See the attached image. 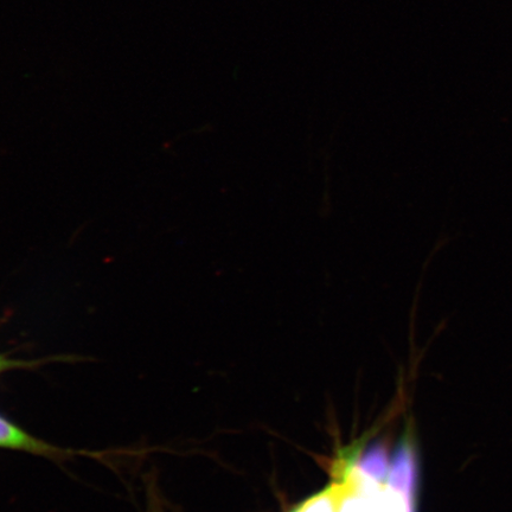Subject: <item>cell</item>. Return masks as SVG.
Listing matches in <instances>:
<instances>
[{"label":"cell","mask_w":512,"mask_h":512,"mask_svg":"<svg viewBox=\"0 0 512 512\" xmlns=\"http://www.w3.org/2000/svg\"><path fill=\"white\" fill-rule=\"evenodd\" d=\"M338 488L336 482L331 483L324 491L307 499L292 512H337Z\"/></svg>","instance_id":"3"},{"label":"cell","mask_w":512,"mask_h":512,"mask_svg":"<svg viewBox=\"0 0 512 512\" xmlns=\"http://www.w3.org/2000/svg\"><path fill=\"white\" fill-rule=\"evenodd\" d=\"M149 512H162V511H160L159 509H157V508L155 507V505H152V508L150 509V511H149Z\"/></svg>","instance_id":"4"},{"label":"cell","mask_w":512,"mask_h":512,"mask_svg":"<svg viewBox=\"0 0 512 512\" xmlns=\"http://www.w3.org/2000/svg\"><path fill=\"white\" fill-rule=\"evenodd\" d=\"M0 448L42 454V456L54 458L63 457L66 454V451L35 438L34 435L25 432L21 427L3 418L2 415H0Z\"/></svg>","instance_id":"2"},{"label":"cell","mask_w":512,"mask_h":512,"mask_svg":"<svg viewBox=\"0 0 512 512\" xmlns=\"http://www.w3.org/2000/svg\"><path fill=\"white\" fill-rule=\"evenodd\" d=\"M335 477L337 512H416L415 505L399 492L387 484H376L358 476L351 467Z\"/></svg>","instance_id":"1"}]
</instances>
